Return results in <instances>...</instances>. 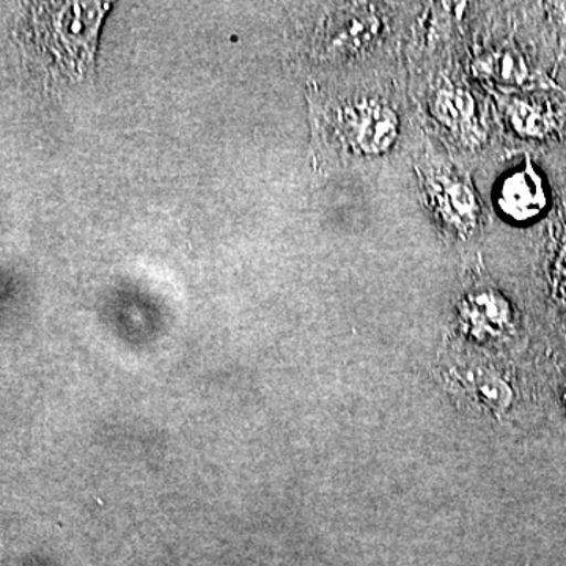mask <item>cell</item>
<instances>
[{"label": "cell", "instance_id": "obj_1", "mask_svg": "<svg viewBox=\"0 0 566 566\" xmlns=\"http://www.w3.org/2000/svg\"><path fill=\"white\" fill-rule=\"evenodd\" d=\"M431 200L438 208L439 216L455 227L458 232L465 234L474 229L480 214V205L475 193L469 188L468 182L460 180L455 175L438 174L431 177Z\"/></svg>", "mask_w": 566, "mask_h": 566}, {"label": "cell", "instance_id": "obj_3", "mask_svg": "<svg viewBox=\"0 0 566 566\" xmlns=\"http://www.w3.org/2000/svg\"><path fill=\"white\" fill-rule=\"evenodd\" d=\"M348 133L354 147L363 153H381L397 136V118L379 106H363L349 112Z\"/></svg>", "mask_w": 566, "mask_h": 566}, {"label": "cell", "instance_id": "obj_2", "mask_svg": "<svg viewBox=\"0 0 566 566\" xmlns=\"http://www.w3.org/2000/svg\"><path fill=\"white\" fill-rule=\"evenodd\" d=\"M546 191L542 177L527 163L505 178L499 191V207L513 221L524 222L536 218L546 208Z\"/></svg>", "mask_w": 566, "mask_h": 566}, {"label": "cell", "instance_id": "obj_6", "mask_svg": "<svg viewBox=\"0 0 566 566\" xmlns=\"http://www.w3.org/2000/svg\"><path fill=\"white\" fill-rule=\"evenodd\" d=\"M497 69L499 76L502 80L515 82V84H521V81L526 80L527 76L526 63L523 62L520 55L512 54V52H506L499 59Z\"/></svg>", "mask_w": 566, "mask_h": 566}, {"label": "cell", "instance_id": "obj_5", "mask_svg": "<svg viewBox=\"0 0 566 566\" xmlns=\"http://www.w3.org/2000/svg\"><path fill=\"white\" fill-rule=\"evenodd\" d=\"M438 106L442 117L452 123L464 122L463 118H468L471 112L468 98L455 92L442 93V96H439Z\"/></svg>", "mask_w": 566, "mask_h": 566}, {"label": "cell", "instance_id": "obj_4", "mask_svg": "<svg viewBox=\"0 0 566 566\" xmlns=\"http://www.w3.org/2000/svg\"><path fill=\"white\" fill-rule=\"evenodd\" d=\"M510 118L516 132L524 136L543 137L551 129L549 118L534 104L516 102L510 111Z\"/></svg>", "mask_w": 566, "mask_h": 566}]
</instances>
